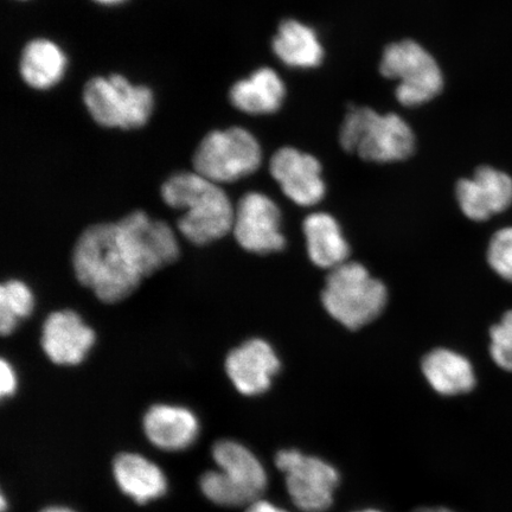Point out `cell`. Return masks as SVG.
<instances>
[{
    "instance_id": "obj_1",
    "label": "cell",
    "mask_w": 512,
    "mask_h": 512,
    "mask_svg": "<svg viewBox=\"0 0 512 512\" xmlns=\"http://www.w3.org/2000/svg\"><path fill=\"white\" fill-rule=\"evenodd\" d=\"M73 265L80 283L104 303L130 296L144 278L117 222L87 228L76 242Z\"/></svg>"
},
{
    "instance_id": "obj_2",
    "label": "cell",
    "mask_w": 512,
    "mask_h": 512,
    "mask_svg": "<svg viewBox=\"0 0 512 512\" xmlns=\"http://www.w3.org/2000/svg\"><path fill=\"white\" fill-rule=\"evenodd\" d=\"M169 207L184 210L178 229L195 245L222 239L233 229L235 209L219 184L197 172H179L162 187Z\"/></svg>"
},
{
    "instance_id": "obj_3",
    "label": "cell",
    "mask_w": 512,
    "mask_h": 512,
    "mask_svg": "<svg viewBox=\"0 0 512 512\" xmlns=\"http://www.w3.org/2000/svg\"><path fill=\"white\" fill-rule=\"evenodd\" d=\"M339 140L345 151L368 162L393 163L407 159L415 149L411 126L394 113L379 114L368 107H351Z\"/></svg>"
},
{
    "instance_id": "obj_4",
    "label": "cell",
    "mask_w": 512,
    "mask_h": 512,
    "mask_svg": "<svg viewBox=\"0 0 512 512\" xmlns=\"http://www.w3.org/2000/svg\"><path fill=\"white\" fill-rule=\"evenodd\" d=\"M326 312L350 330L374 322L386 307V286L357 262H345L332 270L322 293Z\"/></svg>"
},
{
    "instance_id": "obj_5",
    "label": "cell",
    "mask_w": 512,
    "mask_h": 512,
    "mask_svg": "<svg viewBox=\"0 0 512 512\" xmlns=\"http://www.w3.org/2000/svg\"><path fill=\"white\" fill-rule=\"evenodd\" d=\"M213 458L220 470L204 473L200 482L209 501L222 507H248L261 498L267 488L266 471L247 447L221 440L213 447Z\"/></svg>"
},
{
    "instance_id": "obj_6",
    "label": "cell",
    "mask_w": 512,
    "mask_h": 512,
    "mask_svg": "<svg viewBox=\"0 0 512 512\" xmlns=\"http://www.w3.org/2000/svg\"><path fill=\"white\" fill-rule=\"evenodd\" d=\"M82 98L96 124L120 130L145 126L155 108L151 88L134 85L119 74L95 76L86 83Z\"/></svg>"
},
{
    "instance_id": "obj_7",
    "label": "cell",
    "mask_w": 512,
    "mask_h": 512,
    "mask_svg": "<svg viewBox=\"0 0 512 512\" xmlns=\"http://www.w3.org/2000/svg\"><path fill=\"white\" fill-rule=\"evenodd\" d=\"M261 162L258 140L242 127L209 132L192 159L195 172L216 184L232 183L252 175Z\"/></svg>"
},
{
    "instance_id": "obj_8",
    "label": "cell",
    "mask_w": 512,
    "mask_h": 512,
    "mask_svg": "<svg viewBox=\"0 0 512 512\" xmlns=\"http://www.w3.org/2000/svg\"><path fill=\"white\" fill-rule=\"evenodd\" d=\"M380 70L384 78L399 81L395 95L403 106L426 104L444 87L438 63L414 41L390 44L384 50Z\"/></svg>"
},
{
    "instance_id": "obj_9",
    "label": "cell",
    "mask_w": 512,
    "mask_h": 512,
    "mask_svg": "<svg viewBox=\"0 0 512 512\" xmlns=\"http://www.w3.org/2000/svg\"><path fill=\"white\" fill-rule=\"evenodd\" d=\"M275 464L285 473L288 495L297 508L305 512H324L331 507L339 483L334 466L297 450L280 451Z\"/></svg>"
},
{
    "instance_id": "obj_10",
    "label": "cell",
    "mask_w": 512,
    "mask_h": 512,
    "mask_svg": "<svg viewBox=\"0 0 512 512\" xmlns=\"http://www.w3.org/2000/svg\"><path fill=\"white\" fill-rule=\"evenodd\" d=\"M280 210L270 197L248 192L235 209L233 233L239 245L256 254L279 252L285 247Z\"/></svg>"
},
{
    "instance_id": "obj_11",
    "label": "cell",
    "mask_w": 512,
    "mask_h": 512,
    "mask_svg": "<svg viewBox=\"0 0 512 512\" xmlns=\"http://www.w3.org/2000/svg\"><path fill=\"white\" fill-rule=\"evenodd\" d=\"M117 223L136 254L144 278L178 259L176 235L165 222L153 221L143 211H134Z\"/></svg>"
},
{
    "instance_id": "obj_12",
    "label": "cell",
    "mask_w": 512,
    "mask_h": 512,
    "mask_svg": "<svg viewBox=\"0 0 512 512\" xmlns=\"http://www.w3.org/2000/svg\"><path fill=\"white\" fill-rule=\"evenodd\" d=\"M270 170L284 194L298 206L312 207L323 200L322 166L309 153L284 147L274 153Z\"/></svg>"
},
{
    "instance_id": "obj_13",
    "label": "cell",
    "mask_w": 512,
    "mask_h": 512,
    "mask_svg": "<svg viewBox=\"0 0 512 512\" xmlns=\"http://www.w3.org/2000/svg\"><path fill=\"white\" fill-rule=\"evenodd\" d=\"M456 194L465 216L486 221L511 206L512 178L503 171L482 166L473 177L458 182Z\"/></svg>"
},
{
    "instance_id": "obj_14",
    "label": "cell",
    "mask_w": 512,
    "mask_h": 512,
    "mask_svg": "<svg viewBox=\"0 0 512 512\" xmlns=\"http://www.w3.org/2000/svg\"><path fill=\"white\" fill-rule=\"evenodd\" d=\"M226 370L241 394L255 396L270 389L273 377L279 373L280 360L270 344L254 338L230 351Z\"/></svg>"
},
{
    "instance_id": "obj_15",
    "label": "cell",
    "mask_w": 512,
    "mask_h": 512,
    "mask_svg": "<svg viewBox=\"0 0 512 512\" xmlns=\"http://www.w3.org/2000/svg\"><path fill=\"white\" fill-rule=\"evenodd\" d=\"M94 341V331L74 311L53 312L43 324L42 348L59 366L81 363Z\"/></svg>"
},
{
    "instance_id": "obj_16",
    "label": "cell",
    "mask_w": 512,
    "mask_h": 512,
    "mask_svg": "<svg viewBox=\"0 0 512 512\" xmlns=\"http://www.w3.org/2000/svg\"><path fill=\"white\" fill-rule=\"evenodd\" d=\"M144 431L160 450L177 452L194 444L200 424L188 408L157 405L145 414Z\"/></svg>"
},
{
    "instance_id": "obj_17",
    "label": "cell",
    "mask_w": 512,
    "mask_h": 512,
    "mask_svg": "<svg viewBox=\"0 0 512 512\" xmlns=\"http://www.w3.org/2000/svg\"><path fill=\"white\" fill-rule=\"evenodd\" d=\"M68 63V56L59 44L49 38H34L22 50L19 74L30 88L49 91L64 79Z\"/></svg>"
},
{
    "instance_id": "obj_18",
    "label": "cell",
    "mask_w": 512,
    "mask_h": 512,
    "mask_svg": "<svg viewBox=\"0 0 512 512\" xmlns=\"http://www.w3.org/2000/svg\"><path fill=\"white\" fill-rule=\"evenodd\" d=\"M286 88L272 68H260L235 82L229 91V101L236 110L252 115L272 114L283 105Z\"/></svg>"
},
{
    "instance_id": "obj_19",
    "label": "cell",
    "mask_w": 512,
    "mask_h": 512,
    "mask_svg": "<svg viewBox=\"0 0 512 512\" xmlns=\"http://www.w3.org/2000/svg\"><path fill=\"white\" fill-rule=\"evenodd\" d=\"M113 472L121 491L139 504L162 497L168 488L163 471L136 453L119 454Z\"/></svg>"
},
{
    "instance_id": "obj_20",
    "label": "cell",
    "mask_w": 512,
    "mask_h": 512,
    "mask_svg": "<svg viewBox=\"0 0 512 512\" xmlns=\"http://www.w3.org/2000/svg\"><path fill=\"white\" fill-rule=\"evenodd\" d=\"M422 373L435 392L454 396L471 392L476 386L472 364L456 351L435 349L422 360Z\"/></svg>"
},
{
    "instance_id": "obj_21",
    "label": "cell",
    "mask_w": 512,
    "mask_h": 512,
    "mask_svg": "<svg viewBox=\"0 0 512 512\" xmlns=\"http://www.w3.org/2000/svg\"><path fill=\"white\" fill-rule=\"evenodd\" d=\"M307 253L316 266L335 270L348 262L350 248L335 217L315 213L304 221Z\"/></svg>"
},
{
    "instance_id": "obj_22",
    "label": "cell",
    "mask_w": 512,
    "mask_h": 512,
    "mask_svg": "<svg viewBox=\"0 0 512 512\" xmlns=\"http://www.w3.org/2000/svg\"><path fill=\"white\" fill-rule=\"evenodd\" d=\"M272 48L275 56L291 68L318 67L324 56L316 31L296 19H287L280 24Z\"/></svg>"
},
{
    "instance_id": "obj_23",
    "label": "cell",
    "mask_w": 512,
    "mask_h": 512,
    "mask_svg": "<svg viewBox=\"0 0 512 512\" xmlns=\"http://www.w3.org/2000/svg\"><path fill=\"white\" fill-rule=\"evenodd\" d=\"M34 307L29 287L18 280L0 286V332L8 336L14 332L18 320L28 317Z\"/></svg>"
},
{
    "instance_id": "obj_24",
    "label": "cell",
    "mask_w": 512,
    "mask_h": 512,
    "mask_svg": "<svg viewBox=\"0 0 512 512\" xmlns=\"http://www.w3.org/2000/svg\"><path fill=\"white\" fill-rule=\"evenodd\" d=\"M490 354L499 368L512 371V311L490 331Z\"/></svg>"
},
{
    "instance_id": "obj_25",
    "label": "cell",
    "mask_w": 512,
    "mask_h": 512,
    "mask_svg": "<svg viewBox=\"0 0 512 512\" xmlns=\"http://www.w3.org/2000/svg\"><path fill=\"white\" fill-rule=\"evenodd\" d=\"M488 261L499 277L512 283V228H504L492 236Z\"/></svg>"
},
{
    "instance_id": "obj_26",
    "label": "cell",
    "mask_w": 512,
    "mask_h": 512,
    "mask_svg": "<svg viewBox=\"0 0 512 512\" xmlns=\"http://www.w3.org/2000/svg\"><path fill=\"white\" fill-rule=\"evenodd\" d=\"M17 379L14 369L8 362L2 360L0 362V394L2 398H8L16 392Z\"/></svg>"
},
{
    "instance_id": "obj_27",
    "label": "cell",
    "mask_w": 512,
    "mask_h": 512,
    "mask_svg": "<svg viewBox=\"0 0 512 512\" xmlns=\"http://www.w3.org/2000/svg\"><path fill=\"white\" fill-rule=\"evenodd\" d=\"M246 512H287L283 509L275 507V505L271 504L267 501H262V499H258V501L253 502L248 505V509Z\"/></svg>"
},
{
    "instance_id": "obj_28",
    "label": "cell",
    "mask_w": 512,
    "mask_h": 512,
    "mask_svg": "<svg viewBox=\"0 0 512 512\" xmlns=\"http://www.w3.org/2000/svg\"><path fill=\"white\" fill-rule=\"evenodd\" d=\"M94 3L102 6H118L127 2V0H93Z\"/></svg>"
},
{
    "instance_id": "obj_29",
    "label": "cell",
    "mask_w": 512,
    "mask_h": 512,
    "mask_svg": "<svg viewBox=\"0 0 512 512\" xmlns=\"http://www.w3.org/2000/svg\"><path fill=\"white\" fill-rule=\"evenodd\" d=\"M414 512H454L452 510H448L446 508H420L415 510Z\"/></svg>"
},
{
    "instance_id": "obj_30",
    "label": "cell",
    "mask_w": 512,
    "mask_h": 512,
    "mask_svg": "<svg viewBox=\"0 0 512 512\" xmlns=\"http://www.w3.org/2000/svg\"><path fill=\"white\" fill-rule=\"evenodd\" d=\"M41 512H74L73 510L63 508V507H51L43 510Z\"/></svg>"
},
{
    "instance_id": "obj_31",
    "label": "cell",
    "mask_w": 512,
    "mask_h": 512,
    "mask_svg": "<svg viewBox=\"0 0 512 512\" xmlns=\"http://www.w3.org/2000/svg\"><path fill=\"white\" fill-rule=\"evenodd\" d=\"M0 507H2L3 512L6 510V501H5V497L3 495H2V499H0Z\"/></svg>"
},
{
    "instance_id": "obj_32",
    "label": "cell",
    "mask_w": 512,
    "mask_h": 512,
    "mask_svg": "<svg viewBox=\"0 0 512 512\" xmlns=\"http://www.w3.org/2000/svg\"><path fill=\"white\" fill-rule=\"evenodd\" d=\"M357 512H381V511H376V510H363V511H357Z\"/></svg>"
}]
</instances>
